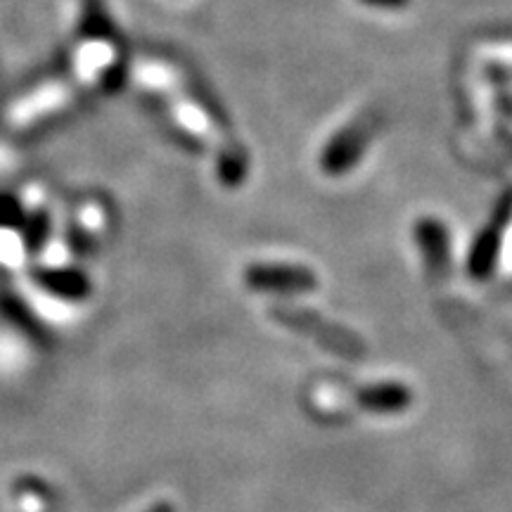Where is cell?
<instances>
[{
  "label": "cell",
  "mask_w": 512,
  "mask_h": 512,
  "mask_svg": "<svg viewBox=\"0 0 512 512\" xmlns=\"http://www.w3.org/2000/svg\"><path fill=\"white\" fill-rule=\"evenodd\" d=\"M358 3L375 10H406L411 5V0H358Z\"/></svg>",
  "instance_id": "5"
},
{
  "label": "cell",
  "mask_w": 512,
  "mask_h": 512,
  "mask_svg": "<svg viewBox=\"0 0 512 512\" xmlns=\"http://www.w3.org/2000/svg\"><path fill=\"white\" fill-rule=\"evenodd\" d=\"M512 211V197L503 202L501 214H498L496 223H491L489 228L479 235L475 247H472V256H470V271L477 275H486L491 271V264H494L496 254H498V245H501V233H503V223L508 221Z\"/></svg>",
  "instance_id": "3"
},
{
  "label": "cell",
  "mask_w": 512,
  "mask_h": 512,
  "mask_svg": "<svg viewBox=\"0 0 512 512\" xmlns=\"http://www.w3.org/2000/svg\"><path fill=\"white\" fill-rule=\"evenodd\" d=\"M380 117L377 114H366V117H358L351 121L349 126H344L335 138L325 145L323 155H320V166L328 176H342L354 166L358 159L363 157Z\"/></svg>",
  "instance_id": "1"
},
{
  "label": "cell",
  "mask_w": 512,
  "mask_h": 512,
  "mask_svg": "<svg viewBox=\"0 0 512 512\" xmlns=\"http://www.w3.org/2000/svg\"><path fill=\"white\" fill-rule=\"evenodd\" d=\"M415 240L420 242L422 254L432 268L446 266L448 259V233L446 226L437 219H422L415 223Z\"/></svg>",
  "instance_id": "4"
},
{
  "label": "cell",
  "mask_w": 512,
  "mask_h": 512,
  "mask_svg": "<svg viewBox=\"0 0 512 512\" xmlns=\"http://www.w3.org/2000/svg\"><path fill=\"white\" fill-rule=\"evenodd\" d=\"M245 280L254 290L271 292H302L316 287V278L306 268L294 266H252L245 273Z\"/></svg>",
  "instance_id": "2"
},
{
  "label": "cell",
  "mask_w": 512,
  "mask_h": 512,
  "mask_svg": "<svg viewBox=\"0 0 512 512\" xmlns=\"http://www.w3.org/2000/svg\"><path fill=\"white\" fill-rule=\"evenodd\" d=\"M147 512H174V508H171V505H166V503H159V505H155V508H150Z\"/></svg>",
  "instance_id": "6"
}]
</instances>
